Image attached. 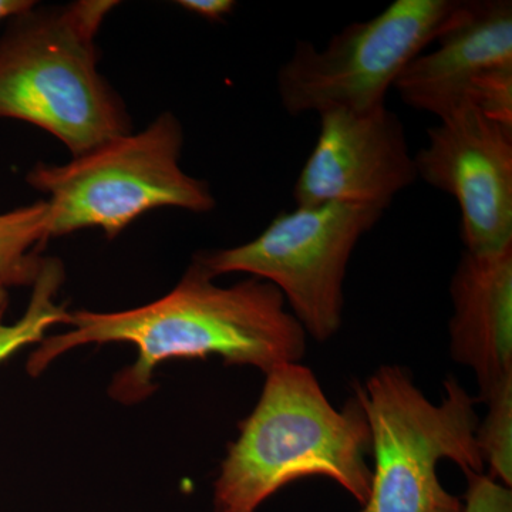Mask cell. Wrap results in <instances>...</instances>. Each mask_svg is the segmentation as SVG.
Listing matches in <instances>:
<instances>
[{
	"label": "cell",
	"mask_w": 512,
	"mask_h": 512,
	"mask_svg": "<svg viewBox=\"0 0 512 512\" xmlns=\"http://www.w3.org/2000/svg\"><path fill=\"white\" fill-rule=\"evenodd\" d=\"M67 329L46 335L30 353L26 370L40 376L59 357L89 345L128 343L136 359L114 375L109 394L138 404L156 392L158 366L170 360L220 357L264 375L285 363L302 362L306 332L269 282L249 276L238 284H215L191 264L160 299L117 312H69Z\"/></svg>",
	"instance_id": "6da1fadb"
},
{
	"label": "cell",
	"mask_w": 512,
	"mask_h": 512,
	"mask_svg": "<svg viewBox=\"0 0 512 512\" xmlns=\"http://www.w3.org/2000/svg\"><path fill=\"white\" fill-rule=\"evenodd\" d=\"M370 450L369 423L355 394L338 410L308 366H276L229 443L214 481L215 511L256 512L308 477L329 478L363 505L372 483Z\"/></svg>",
	"instance_id": "7a4b0ae2"
},
{
	"label": "cell",
	"mask_w": 512,
	"mask_h": 512,
	"mask_svg": "<svg viewBox=\"0 0 512 512\" xmlns=\"http://www.w3.org/2000/svg\"><path fill=\"white\" fill-rule=\"evenodd\" d=\"M114 0L30 6L0 36V119L42 128L73 157L133 131L99 70L96 39Z\"/></svg>",
	"instance_id": "3957f363"
},
{
	"label": "cell",
	"mask_w": 512,
	"mask_h": 512,
	"mask_svg": "<svg viewBox=\"0 0 512 512\" xmlns=\"http://www.w3.org/2000/svg\"><path fill=\"white\" fill-rule=\"evenodd\" d=\"M365 410L373 457L372 483L357 512H463L464 500L441 484L439 464L450 460L464 474L483 473L476 433L477 397L454 376L433 403L409 370L384 365L355 384Z\"/></svg>",
	"instance_id": "277c9868"
},
{
	"label": "cell",
	"mask_w": 512,
	"mask_h": 512,
	"mask_svg": "<svg viewBox=\"0 0 512 512\" xmlns=\"http://www.w3.org/2000/svg\"><path fill=\"white\" fill-rule=\"evenodd\" d=\"M184 131L163 113L140 133L124 134L66 164L37 163L26 175L49 204V235L100 228L119 237L141 215L171 207L207 214L217 201L207 181L180 167Z\"/></svg>",
	"instance_id": "5b68a950"
},
{
	"label": "cell",
	"mask_w": 512,
	"mask_h": 512,
	"mask_svg": "<svg viewBox=\"0 0 512 512\" xmlns=\"http://www.w3.org/2000/svg\"><path fill=\"white\" fill-rule=\"evenodd\" d=\"M383 214L339 202L296 207L276 215L247 244L200 252L192 264L212 279L247 274L269 282L306 335L328 342L342 328L343 284L353 251Z\"/></svg>",
	"instance_id": "8992f818"
},
{
	"label": "cell",
	"mask_w": 512,
	"mask_h": 512,
	"mask_svg": "<svg viewBox=\"0 0 512 512\" xmlns=\"http://www.w3.org/2000/svg\"><path fill=\"white\" fill-rule=\"evenodd\" d=\"M457 0H396L366 22L348 26L325 49L298 40L278 72V93L291 116L384 106L407 64L447 28Z\"/></svg>",
	"instance_id": "52a82bcc"
},
{
	"label": "cell",
	"mask_w": 512,
	"mask_h": 512,
	"mask_svg": "<svg viewBox=\"0 0 512 512\" xmlns=\"http://www.w3.org/2000/svg\"><path fill=\"white\" fill-rule=\"evenodd\" d=\"M414 154L417 178L460 208L464 251L490 255L512 247V130L470 104L427 130Z\"/></svg>",
	"instance_id": "ba28073f"
},
{
	"label": "cell",
	"mask_w": 512,
	"mask_h": 512,
	"mask_svg": "<svg viewBox=\"0 0 512 512\" xmlns=\"http://www.w3.org/2000/svg\"><path fill=\"white\" fill-rule=\"evenodd\" d=\"M319 136L293 187L296 207L365 205L386 211L417 178L399 116L384 106L319 113Z\"/></svg>",
	"instance_id": "9c48e42d"
},
{
	"label": "cell",
	"mask_w": 512,
	"mask_h": 512,
	"mask_svg": "<svg viewBox=\"0 0 512 512\" xmlns=\"http://www.w3.org/2000/svg\"><path fill=\"white\" fill-rule=\"evenodd\" d=\"M436 42L434 52L421 53L407 64L393 87L407 106L444 119L466 106L481 74L512 64V3H458Z\"/></svg>",
	"instance_id": "30bf717a"
},
{
	"label": "cell",
	"mask_w": 512,
	"mask_h": 512,
	"mask_svg": "<svg viewBox=\"0 0 512 512\" xmlns=\"http://www.w3.org/2000/svg\"><path fill=\"white\" fill-rule=\"evenodd\" d=\"M448 323L454 362L473 370L483 403L512 376V247L490 255L463 252L450 282Z\"/></svg>",
	"instance_id": "8fae6325"
},
{
	"label": "cell",
	"mask_w": 512,
	"mask_h": 512,
	"mask_svg": "<svg viewBox=\"0 0 512 512\" xmlns=\"http://www.w3.org/2000/svg\"><path fill=\"white\" fill-rule=\"evenodd\" d=\"M47 239V201L0 214V282L6 288L35 284L47 259L40 255Z\"/></svg>",
	"instance_id": "7c38bea8"
},
{
	"label": "cell",
	"mask_w": 512,
	"mask_h": 512,
	"mask_svg": "<svg viewBox=\"0 0 512 512\" xmlns=\"http://www.w3.org/2000/svg\"><path fill=\"white\" fill-rule=\"evenodd\" d=\"M64 279L63 265L56 261L47 262L32 286L28 309L22 318L8 325L3 322L5 311H0V362L26 346L42 342L52 326L66 325L69 311L56 301Z\"/></svg>",
	"instance_id": "4fadbf2b"
},
{
	"label": "cell",
	"mask_w": 512,
	"mask_h": 512,
	"mask_svg": "<svg viewBox=\"0 0 512 512\" xmlns=\"http://www.w3.org/2000/svg\"><path fill=\"white\" fill-rule=\"evenodd\" d=\"M487 414L478 423L476 440L484 466L495 481L512 487V376L485 397Z\"/></svg>",
	"instance_id": "5bb4252c"
},
{
	"label": "cell",
	"mask_w": 512,
	"mask_h": 512,
	"mask_svg": "<svg viewBox=\"0 0 512 512\" xmlns=\"http://www.w3.org/2000/svg\"><path fill=\"white\" fill-rule=\"evenodd\" d=\"M467 104L512 130V64L481 74L468 93Z\"/></svg>",
	"instance_id": "9a60e30c"
},
{
	"label": "cell",
	"mask_w": 512,
	"mask_h": 512,
	"mask_svg": "<svg viewBox=\"0 0 512 512\" xmlns=\"http://www.w3.org/2000/svg\"><path fill=\"white\" fill-rule=\"evenodd\" d=\"M463 512H512L511 488L483 473H468Z\"/></svg>",
	"instance_id": "2e32d148"
},
{
	"label": "cell",
	"mask_w": 512,
	"mask_h": 512,
	"mask_svg": "<svg viewBox=\"0 0 512 512\" xmlns=\"http://www.w3.org/2000/svg\"><path fill=\"white\" fill-rule=\"evenodd\" d=\"M178 6L210 22H221L231 15L237 3L232 0H180Z\"/></svg>",
	"instance_id": "e0dca14e"
},
{
	"label": "cell",
	"mask_w": 512,
	"mask_h": 512,
	"mask_svg": "<svg viewBox=\"0 0 512 512\" xmlns=\"http://www.w3.org/2000/svg\"><path fill=\"white\" fill-rule=\"evenodd\" d=\"M33 0H0V22L18 15L23 10L35 5Z\"/></svg>",
	"instance_id": "ac0fdd59"
},
{
	"label": "cell",
	"mask_w": 512,
	"mask_h": 512,
	"mask_svg": "<svg viewBox=\"0 0 512 512\" xmlns=\"http://www.w3.org/2000/svg\"><path fill=\"white\" fill-rule=\"evenodd\" d=\"M8 306V288L0 282V311H6Z\"/></svg>",
	"instance_id": "d6986e66"
},
{
	"label": "cell",
	"mask_w": 512,
	"mask_h": 512,
	"mask_svg": "<svg viewBox=\"0 0 512 512\" xmlns=\"http://www.w3.org/2000/svg\"><path fill=\"white\" fill-rule=\"evenodd\" d=\"M214 512H220V511H215V510H214Z\"/></svg>",
	"instance_id": "ffe728a7"
}]
</instances>
